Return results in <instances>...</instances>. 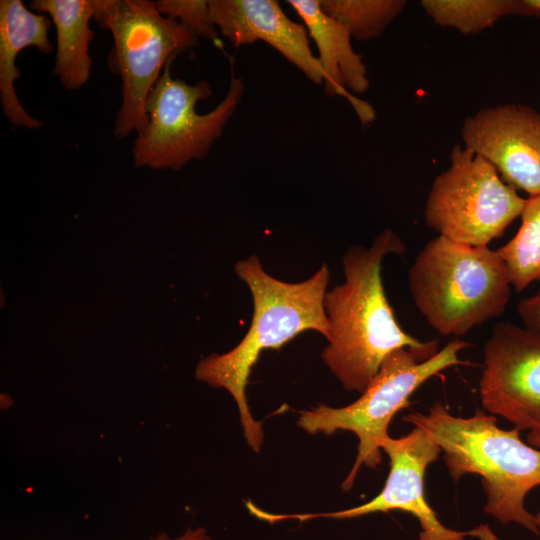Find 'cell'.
Returning <instances> with one entry per match:
<instances>
[{
    "label": "cell",
    "mask_w": 540,
    "mask_h": 540,
    "mask_svg": "<svg viewBox=\"0 0 540 540\" xmlns=\"http://www.w3.org/2000/svg\"><path fill=\"white\" fill-rule=\"evenodd\" d=\"M405 249L391 229L381 231L368 248L352 246L343 256L344 283L325 294L331 332L322 358L348 391L362 393L397 349L430 355L439 351L435 340L422 342L406 333L387 300L382 261L387 254H402Z\"/></svg>",
    "instance_id": "6da1fadb"
},
{
    "label": "cell",
    "mask_w": 540,
    "mask_h": 540,
    "mask_svg": "<svg viewBox=\"0 0 540 540\" xmlns=\"http://www.w3.org/2000/svg\"><path fill=\"white\" fill-rule=\"evenodd\" d=\"M414 304L442 335L462 336L500 316L509 302L507 268L488 246H470L438 235L408 271Z\"/></svg>",
    "instance_id": "277c9868"
},
{
    "label": "cell",
    "mask_w": 540,
    "mask_h": 540,
    "mask_svg": "<svg viewBox=\"0 0 540 540\" xmlns=\"http://www.w3.org/2000/svg\"><path fill=\"white\" fill-rule=\"evenodd\" d=\"M29 7L36 13L50 15L55 26L57 48L52 74L64 88L80 89L91 75L89 44L94 32L90 21L95 0H33Z\"/></svg>",
    "instance_id": "9a60e30c"
},
{
    "label": "cell",
    "mask_w": 540,
    "mask_h": 540,
    "mask_svg": "<svg viewBox=\"0 0 540 540\" xmlns=\"http://www.w3.org/2000/svg\"><path fill=\"white\" fill-rule=\"evenodd\" d=\"M461 137L509 186L540 195L539 111L522 104L481 108L464 119Z\"/></svg>",
    "instance_id": "8fae6325"
},
{
    "label": "cell",
    "mask_w": 540,
    "mask_h": 540,
    "mask_svg": "<svg viewBox=\"0 0 540 540\" xmlns=\"http://www.w3.org/2000/svg\"><path fill=\"white\" fill-rule=\"evenodd\" d=\"M93 20L112 35L107 64L122 81L114 135H139L148 123V95L165 66L198 46L200 38L161 15L150 0H95Z\"/></svg>",
    "instance_id": "5b68a950"
},
{
    "label": "cell",
    "mask_w": 540,
    "mask_h": 540,
    "mask_svg": "<svg viewBox=\"0 0 540 540\" xmlns=\"http://www.w3.org/2000/svg\"><path fill=\"white\" fill-rule=\"evenodd\" d=\"M157 11L176 20L198 38L217 40L218 28L213 23L207 0H158Z\"/></svg>",
    "instance_id": "d6986e66"
},
{
    "label": "cell",
    "mask_w": 540,
    "mask_h": 540,
    "mask_svg": "<svg viewBox=\"0 0 540 540\" xmlns=\"http://www.w3.org/2000/svg\"><path fill=\"white\" fill-rule=\"evenodd\" d=\"M172 62L162 71L146 101L148 123L133 142L136 167L180 170L205 158L236 111L245 92L242 78L231 70L229 88L210 112L199 114L196 104L212 96L206 80L188 84L171 74Z\"/></svg>",
    "instance_id": "52a82bcc"
},
{
    "label": "cell",
    "mask_w": 540,
    "mask_h": 540,
    "mask_svg": "<svg viewBox=\"0 0 540 540\" xmlns=\"http://www.w3.org/2000/svg\"><path fill=\"white\" fill-rule=\"evenodd\" d=\"M381 450L389 457L390 470L384 487L370 501L349 509L326 513L274 514L261 511L260 518L268 522L285 519H350L399 510L418 520L419 540H464L467 536H475L480 540H498L488 526H480L470 531H457L446 527L428 504L424 487L425 472L428 465L438 459L442 450L425 430L414 426L411 432L403 437L389 436L383 442Z\"/></svg>",
    "instance_id": "9c48e42d"
},
{
    "label": "cell",
    "mask_w": 540,
    "mask_h": 540,
    "mask_svg": "<svg viewBox=\"0 0 540 540\" xmlns=\"http://www.w3.org/2000/svg\"><path fill=\"white\" fill-rule=\"evenodd\" d=\"M527 441L530 445L540 450V432L539 433H528Z\"/></svg>",
    "instance_id": "603a6c76"
},
{
    "label": "cell",
    "mask_w": 540,
    "mask_h": 540,
    "mask_svg": "<svg viewBox=\"0 0 540 540\" xmlns=\"http://www.w3.org/2000/svg\"><path fill=\"white\" fill-rule=\"evenodd\" d=\"M526 200L488 161L457 144L450 153V166L432 183L424 217L440 236L487 246L521 216Z\"/></svg>",
    "instance_id": "ba28073f"
},
{
    "label": "cell",
    "mask_w": 540,
    "mask_h": 540,
    "mask_svg": "<svg viewBox=\"0 0 540 540\" xmlns=\"http://www.w3.org/2000/svg\"><path fill=\"white\" fill-rule=\"evenodd\" d=\"M149 540H212V537L204 527H189L183 534L175 538L170 537L165 532H161L151 537Z\"/></svg>",
    "instance_id": "44dd1931"
},
{
    "label": "cell",
    "mask_w": 540,
    "mask_h": 540,
    "mask_svg": "<svg viewBox=\"0 0 540 540\" xmlns=\"http://www.w3.org/2000/svg\"><path fill=\"white\" fill-rule=\"evenodd\" d=\"M482 405L519 431L540 432V332L498 323L484 346Z\"/></svg>",
    "instance_id": "30bf717a"
},
{
    "label": "cell",
    "mask_w": 540,
    "mask_h": 540,
    "mask_svg": "<svg viewBox=\"0 0 540 540\" xmlns=\"http://www.w3.org/2000/svg\"><path fill=\"white\" fill-rule=\"evenodd\" d=\"M469 343L455 339L436 354L410 348L389 354L361 396L350 405L331 408L320 405L304 411L298 425L310 434H332L338 430L353 432L358 438L356 460L342 483L349 490L362 465L375 468L381 462V446L389 437L388 426L394 415L409 406L410 396L441 371L465 364L459 359Z\"/></svg>",
    "instance_id": "8992f818"
},
{
    "label": "cell",
    "mask_w": 540,
    "mask_h": 540,
    "mask_svg": "<svg viewBox=\"0 0 540 540\" xmlns=\"http://www.w3.org/2000/svg\"><path fill=\"white\" fill-rule=\"evenodd\" d=\"M323 12L365 41L379 37L404 11L405 0H320Z\"/></svg>",
    "instance_id": "ac0fdd59"
},
{
    "label": "cell",
    "mask_w": 540,
    "mask_h": 540,
    "mask_svg": "<svg viewBox=\"0 0 540 540\" xmlns=\"http://www.w3.org/2000/svg\"><path fill=\"white\" fill-rule=\"evenodd\" d=\"M403 421L422 428L437 443L454 481L466 474L481 477L485 513L540 534L535 515L525 507L527 494L540 486V450L525 443L518 429L499 428L496 418L483 411L453 416L439 401L427 413H410Z\"/></svg>",
    "instance_id": "3957f363"
},
{
    "label": "cell",
    "mask_w": 540,
    "mask_h": 540,
    "mask_svg": "<svg viewBox=\"0 0 540 540\" xmlns=\"http://www.w3.org/2000/svg\"><path fill=\"white\" fill-rule=\"evenodd\" d=\"M520 217L514 237L497 249L517 292L540 281V195L527 198Z\"/></svg>",
    "instance_id": "e0dca14e"
},
{
    "label": "cell",
    "mask_w": 540,
    "mask_h": 540,
    "mask_svg": "<svg viewBox=\"0 0 540 540\" xmlns=\"http://www.w3.org/2000/svg\"><path fill=\"white\" fill-rule=\"evenodd\" d=\"M517 312L525 327L540 332V290L521 300L518 303Z\"/></svg>",
    "instance_id": "ffe728a7"
},
{
    "label": "cell",
    "mask_w": 540,
    "mask_h": 540,
    "mask_svg": "<svg viewBox=\"0 0 540 540\" xmlns=\"http://www.w3.org/2000/svg\"><path fill=\"white\" fill-rule=\"evenodd\" d=\"M422 9L438 26L469 35L509 15L527 16L524 0H422Z\"/></svg>",
    "instance_id": "2e32d148"
},
{
    "label": "cell",
    "mask_w": 540,
    "mask_h": 540,
    "mask_svg": "<svg viewBox=\"0 0 540 540\" xmlns=\"http://www.w3.org/2000/svg\"><path fill=\"white\" fill-rule=\"evenodd\" d=\"M50 25L45 14L30 11L22 0L0 1V102L5 117L16 127L38 129L43 124L24 109L14 84L21 76L16 59L24 48L35 47L47 55L53 51Z\"/></svg>",
    "instance_id": "5bb4252c"
},
{
    "label": "cell",
    "mask_w": 540,
    "mask_h": 540,
    "mask_svg": "<svg viewBox=\"0 0 540 540\" xmlns=\"http://www.w3.org/2000/svg\"><path fill=\"white\" fill-rule=\"evenodd\" d=\"M318 49V60L326 74L324 90L345 97L363 125L375 119L374 108L349 92L364 93L370 86L362 55L351 44V35L341 23L326 15L320 0H289Z\"/></svg>",
    "instance_id": "4fadbf2b"
},
{
    "label": "cell",
    "mask_w": 540,
    "mask_h": 540,
    "mask_svg": "<svg viewBox=\"0 0 540 540\" xmlns=\"http://www.w3.org/2000/svg\"><path fill=\"white\" fill-rule=\"evenodd\" d=\"M536 523L540 529V511L535 514Z\"/></svg>",
    "instance_id": "cb8c5ba5"
},
{
    "label": "cell",
    "mask_w": 540,
    "mask_h": 540,
    "mask_svg": "<svg viewBox=\"0 0 540 540\" xmlns=\"http://www.w3.org/2000/svg\"><path fill=\"white\" fill-rule=\"evenodd\" d=\"M235 272L249 287L253 298L250 328L241 342L223 354L203 358L196 378L224 388L234 398L248 445L256 452L263 443V429L250 410L246 386L252 367L265 349H278L306 330L330 337L324 309L329 269L324 263L309 279L299 283L278 280L263 269L256 255L239 261Z\"/></svg>",
    "instance_id": "7a4b0ae2"
},
{
    "label": "cell",
    "mask_w": 540,
    "mask_h": 540,
    "mask_svg": "<svg viewBox=\"0 0 540 540\" xmlns=\"http://www.w3.org/2000/svg\"><path fill=\"white\" fill-rule=\"evenodd\" d=\"M213 23L234 47L263 41L295 65L314 84L326 74L310 48L304 24L291 20L275 0H209Z\"/></svg>",
    "instance_id": "7c38bea8"
},
{
    "label": "cell",
    "mask_w": 540,
    "mask_h": 540,
    "mask_svg": "<svg viewBox=\"0 0 540 540\" xmlns=\"http://www.w3.org/2000/svg\"><path fill=\"white\" fill-rule=\"evenodd\" d=\"M530 12L531 17H540V0H526Z\"/></svg>",
    "instance_id": "7402d4cb"
}]
</instances>
